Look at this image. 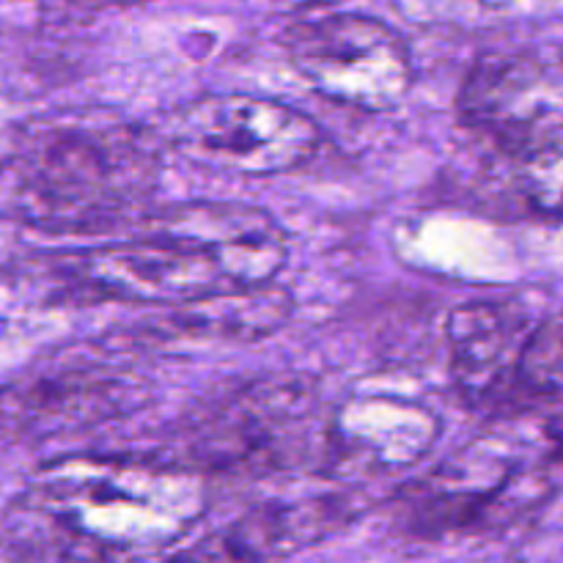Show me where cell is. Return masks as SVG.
<instances>
[{
    "mask_svg": "<svg viewBox=\"0 0 563 563\" xmlns=\"http://www.w3.org/2000/svg\"><path fill=\"white\" fill-rule=\"evenodd\" d=\"M203 511L201 476L159 460L66 456L11 504L3 539L16 555L115 563L176 542Z\"/></svg>",
    "mask_w": 563,
    "mask_h": 563,
    "instance_id": "obj_1",
    "label": "cell"
},
{
    "mask_svg": "<svg viewBox=\"0 0 563 563\" xmlns=\"http://www.w3.org/2000/svg\"><path fill=\"white\" fill-rule=\"evenodd\" d=\"M264 555L240 528L198 539L190 548L179 550L163 563H262Z\"/></svg>",
    "mask_w": 563,
    "mask_h": 563,
    "instance_id": "obj_16",
    "label": "cell"
},
{
    "mask_svg": "<svg viewBox=\"0 0 563 563\" xmlns=\"http://www.w3.org/2000/svg\"><path fill=\"white\" fill-rule=\"evenodd\" d=\"M544 438H548L550 445H553L555 460L563 462V416L550 418L548 427H544Z\"/></svg>",
    "mask_w": 563,
    "mask_h": 563,
    "instance_id": "obj_19",
    "label": "cell"
},
{
    "mask_svg": "<svg viewBox=\"0 0 563 563\" xmlns=\"http://www.w3.org/2000/svg\"><path fill=\"white\" fill-rule=\"evenodd\" d=\"M295 313L289 289L269 284L212 289L192 300L176 302L165 317L152 319V333L163 339L214 341V344H256L269 339Z\"/></svg>",
    "mask_w": 563,
    "mask_h": 563,
    "instance_id": "obj_13",
    "label": "cell"
},
{
    "mask_svg": "<svg viewBox=\"0 0 563 563\" xmlns=\"http://www.w3.org/2000/svg\"><path fill=\"white\" fill-rule=\"evenodd\" d=\"M146 236L198 253L231 286L269 284L289 258V242L278 220L247 203H170L148 214Z\"/></svg>",
    "mask_w": 563,
    "mask_h": 563,
    "instance_id": "obj_7",
    "label": "cell"
},
{
    "mask_svg": "<svg viewBox=\"0 0 563 563\" xmlns=\"http://www.w3.org/2000/svg\"><path fill=\"white\" fill-rule=\"evenodd\" d=\"M317 410V388L300 374H264L234 385L185 416L159 462L203 473L273 471L295 451Z\"/></svg>",
    "mask_w": 563,
    "mask_h": 563,
    "instance_id": "obj_3",
    "label": "cell"
},
{
    "mask_svg": "<svg viewBox=\"0 0 563 563\" xmlns=\"http://www.w3.org/2000/svg\"><path fill=\"white\" fill-rule=\"evenodd\" d=\"M456 113L465 130L509 159L563 132V88L533 55L493 53L467 71Z\"/></svg>",
    "mask_w": 563,
    "mask_h": 563,
    "instance_id": "obj_6",
    "label": "cell"
},
{
    "mask_svg": "<svg viewBox=\"0 0 563 563\" xmlns=\"http://www.w3.org/2000/svg\"><path fill=\"white\" fill-rule=\"evenodd\" d=\"M168 141L181 157L234 176H278L319 152L322 132L302 110L253 93H207L168 119Z\"/></svg>",
    "mask_w": 563,
    "mask_h": 563,
    "instance_id": "obj_4",
    "label": "cell"
},
{
    "mask_svg": "<svg viewBox=\"0 0 563 563\" xmlns=\"http://www.w3.org/2000/svg\"><path fill=\"white\" fill-rule=\"evenodd\" d=\"M275 9L286 11V14H313V11L330 9V5L341 3V0H273Z\"/></svg>",
    "mask_w": 563,
    "mask_h": 563,
    "instance_id": "obj_18",
    "label": "cell"
},
{
    "mask_svg": "<svg viewBox=\"0 0 563 563\" xmlns=\"http://www.w3.org/2000/svg\"><path fill=\"white\" fill-rule=\"evenodd\" d=\"M55 258L60 278L97 300L176 306L223 284L207 258L154 236L82 247Z\"/></svg>",
    "mask_w": 563,
    "mask_h": 563,
    "instance_id": "obj_9",
    "label": "cell"
},
{
    "mask_svg": "<svg viewBox=\"0 0 563 563\" xmlns=\"http://www.w3.org/2000/svg\"><path fill=\"white\" fill-rule=\"evenodd\" d=\"M504 163L509 165L511 190L528 212L563 220V132Z\"/></svg>",
    "mask_w": 563,
    "mask_h": 563,
    "instance_id": "obj_14",
    "label": "cell"
},
{
    "mask_svg": "<svg viewBox=\"0 0 563 563\" xmlns=\"http://www.w3.org/2000/svg\"><path fill=\"white\" fill-rule=\"evenodd\" d=\"M511 484L515 471L473 443L410 493L401 520L416 537L473 531L504 509Z\"/></svg>",
    "mask_w": 563,
    "mask_h": 563,
    "instance_id": "obj_12",
    "label": "cell"
},
{
    "mask_svg": "<svg viewBox=\"0 0 563 563\" xmlns=\"http://www.w3.org/2000/svg\"><path fill=\"white\" fill-rule=\"evenodd\" d=\"M511 390L528 401H563V308L531 328Z\"/></svg>",
    "mask_w": 563,
    "mask_h": 563,
    "instance_id": "obj_15",
    "label": "cell"
},
{
    "mask_svg": "<svg viewBox=\"0 0 563 563\" xmlns=\"http://www.w3.org/2000/svg\"><path fill=\"white\" fill-rule=\"evenodd\" d=\"M284 47L291 69L319 97L344 108L390 110L416 80L405 36L377 16H308L286 31Z\"/></svg>",
    "mask_w": 563,
    "mask_h": 563,
    "instance_id": "obj_5",
    "label": "cell"
},
{
    "mask_svg": "<svg viewBox=\"0 0 563 563\" xmlns=\"http://www.w3.org/2000/svg\"><path fill=\"white\" fill-rule=\"evenodd\" d=\"M531 328L520 302L471 300L451 308L445 319L449 372L467 405H484L500 388H511Z\"/></svg>",
    "mask_w": 563,
    "mask_h": 563,
    "instance_id": "obj_11",
    "label": "cell"
},
{
    "mask_svg": "<svg viewBox=\"0 0 563 563\" xmlns=\"http://www.w3.org/2000/svg\"><path fill=\"white\" fill-rule=\"evenodd\" d=\"M69 3L75 5H86V9H113V5H141V3H148V0H69Z\"/></svg>",
    "mask_w": 563,
    "mask_h": 563,
    "instance_id": "obj_20",
    "label": "cell"
},
{
    "mask_svg": "<svg viewBox=\"0 0 563 563\" xmlns=\"http://www.w3.org/2000/svg\"><path fill=\"white\" fill-rule=\"evenodd\" d=\"M143 399L146 383L135 374L64 363L0 388V427L25 438H58L126 416Z\"/></svg>",
    "mask_w": 563,
    "mask_h": 563,
    "instance_id": "obj_8",
    "label": "cell"
},
{
    "mask_svg": "<svg viewBox=\"0 0 563 563\" xmlns=\"http://www.w3.org/2000/svg\"><path fill=\"white\" fill-rule=\"evenodd\" d=\"M561 69H563V53H561Z\"/></svg>",
    "mask_w": 563,
    "mask_h": 563,
    "instance_id": "obj_21",
    "label": "cell"
},
{
    "mask_svg": "<svg viewBox=\"0 0 563 563\" xmlns=\"http://www.w3.org/2000/svg\"><path fill=\"white\" fill-rule=\"evenodd\" d=\"M432 410L399 396H352L324 423V471L385 476L416 465L438 443Z\"/></svg>",
    "mask_w": 563,
    "mask_h": 563,
    "instance_id": "obj_10",
    "label": "cell"
},
{
    "mask_svg": "<svg viewBox=\"0 0 563 563\" xmlns=\"http://www.w3.org/2000/svg\"><path fill=\"white\" fill-rule=\"evenodd\" d=\"M394 3L410 22L445 25V22H465L489 11H500L511 0H394Z\"/></svg>",
    "mask_w": 563,
    "mask_h": 563,
    "instance_id": "obj_17",
    "label": "cell"
},
{
    "mask_svg": "<svg viewBox=\"0 0 563 563\" xmlns=\"http://www.w3.org/2000/svg\"><path fill=\"white\" fill-rule=\"evenodd\" d=\"M163 174L154 132L102 115L42 126L16 157L14 201L42 229L93 231L141 207Z\"/></svg>",
    "mask_w": 563,
    "mask_h": 563,
    "instance_id": "obj_2",
    "label": "cell"
}]
</instances>
